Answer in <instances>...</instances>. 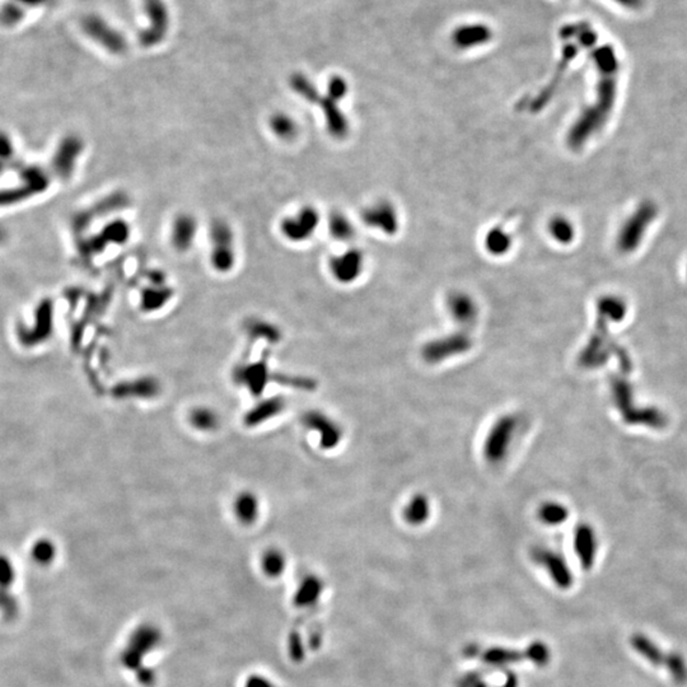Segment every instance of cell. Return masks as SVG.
<instances>
[{"mask_svg": "<svg viewBox=\"0 0 687 687\" xmlns=\"http://www.w3.org/2000/svg\"><path fill=\"white\" fill-rule=\"evenodd\" d=\"M521 424L522 419L513 412L495 419L482 443V457L489 464L499 466L508 458Z\"/></svg>", "mask_w": 687, "mask_h": 687, "instance_id": "6da1fadb", "label": "cell"}, {"mask_svg": "<svg viewBox=\"0 0 687 687\" xmlns=\"http://www.w3.org/2000/svg\"><path fill=\"white\" fill-rule=\"evenodd\" d=\"M472 347L474 339L470 331L459 329L448 335L439 336L425 342L420 350V355L427 365H438L448 359L464 355L470 352Z\"/></svg>", "mask_w": 687, "mask_h": 687, "instance_id": "7a4b0ae2", "label": "cell"}, {"mask_svg": "<svg viewBox=\"0 0 687 687\" xmlns=\"http://www.w3.org/2000/svg\"><path fill=\"white\" fill-rule=\"evenodd\" d=\"M209 237L212 246L209 258L213 269L220 274L230 273L237 260L235 232L230 224L224 219H214L209 228Z\"/></svg>", "mask_w": 687, "mask_h": 687, "instance_id": "3957f363", "label": "cell"}, {"mask_svg": "<svg viewBox=\"0 0 687 687\" xmlns=\"http://www.w3.org/2000/svg\"><path fill=\"white\" fill-rule=\"evenodd\" d=\"M305 428L316 432L320 447L325 451L335 449L344 439V429L334 417L320 410H310L302 417Z\"/></svg>", "mask_w": 687, "mask_h": 687, "instance_id": "277c9868", "label": "cell"}, {"mask_svg": "<svg viewBox=\"0 0 687 687\" xmlns=\"http://www.w3.org/2000/svg\"><path fill=\"white\" fill-rule=\"evenodd\" d=\"M320 215L312 206H303L298 212L285 217L280 223L282 235L290 242H305L316 232Z\"/></svg>", "mask_w": 687, "mask_h": 687, "instance_id": "5b68a950", "label": "cell"}, {"mask_svg": "<svg viewBox=\"0 0 687 687\" xmlns=\"http://www.w3.org/2000/svg\"><path fill=\"white\" fill-rule=\"evenodd\" d=\"M82 29L84 34L93 41L100 44L112 54H121L126 50V41L121 34L113 30L98 16H87L83 18Z\"/></svg>", "mask_w": 687, "mask_h": 687, "instance_id": "8992f818", "label": "cell"}, {"mask_svg": "<svg viewBox=\"0 0 687 687\" xmlns=\"http://www.w3.org/2000/svg\"><path fill=\"white\" fill-rule=\"evenodd\" d=\"M84 151V141L81 136L69 134L60 141L53 156V167L58 176L66 180L76 170V162Z\"/></svg>", "mask_w": 687, "mask_h": 687, "instance_id": "52a82bcc", "label": "cell"}, {"mask_svg": "<svg viewBox=\"0 0 687 687\" xmlns=\"http://www.w3.org/2000/svg\"><path fill=\"white\" fill-rule=\"evenodd\" d=\"M532 558L537 564L546 570L547 574L554 583H556L559 588L566 589L571 587L573 574L566 560L560 554L546 547H536L532 551Z\"/></svg>", "mask_w": 687, "mask_h": 687, "instance_id": "ba28073f", "label": "cell"}, {"mask_svg": "<svg viewBox=\"0 0 687 687\" xmlns=\"http://www.w3.org/2000/svg\"><path fill=\"white\" fill-rule=\"evenodd\" d=\"M654 215H656V208L651 204H644L639 208V210L635 213L633 217L629 219L628 223H625L619 237V247L621 248V251L624 253L634 251L635 247L641 243V235L644 233L646 227L652 222Z\"/></svg>", "mask_w": 687, "mask_h": 687, "instance_id": "9c48e42d", "label": "cell"}, {"mask_svg": "<svg viewBox=\"0 0 687 687\" xmlns=\"http://www.w3.org/2000/svg\"><path fill=\"white\" fill-rule=\"evenodd\" d=\"M144 8L151 27L141 34V45L151 47L163 40L168 27V16L162 0H144Z\"/></svg>", "mask_w": 687, "mask_h": 687, "instance_id": "30bf717a", "label": "cell"}, {"mask_svg": "<svg viewBox=\"0 0 687 687\" xmlns=\"http://www.w3.org/2000/svg\"><path fill=\"white\" fill-rule=\"evenodd\" d=\"M198 219L190 213H180L171 224V245L177 253H185L194 246L198 235Z\"/></svg>", "mask_w": 687, "mask_h": 687, "instance_id": "8fae6325", "label": "cell"}, {"mask_svg": "<svg viewBox=\"0 0 687 687\" xmlns=\"http://www.w3.org/2000/svg\"><path fill=\"white\" fill-rule=\"evenodd\" d=\"M447 310L454 322L462 330L474 327L479 318V305L469 294L456 292L447 298Z\"/></svg>", "mask_w": 687, "mask_h": 687, "instance_id": "7c38bea8", "label": "cell"}, {"mask_svg": "<svg viewBox=\"0 0 687 687\" xmlns=\"http://www.w3.org/2000/svg\"><path fill=\"white\" fill-rule=\"evenodd\" d=\"M130 225L123 219H116L107 224L106 227L101 230L100 235H94L93 238L89 240L86 245V253L89 255H98L102 253L106 246L110 245H123L129 241Z\"/></svg>", "mask_w": 687, "mask_h": 687, "instance_id": "4fadbf2b", "label": "cell"}, {"mask_svg": "<svg viewBox=\"0 0 687 687\" xmlns=\"http://www.w3.org/2000/svg\"><path fill=\"white\" fill-rule=\"evenodd\" d=\"M362 269L363 255L357 250H350L330 260V273L342 284L354 282L362 274Z\"/></svg>", "mask_w": 687, "mask_h": 687, "instance_id": "5bb4252c", "label": "cell"}, {"mask_svg": "<svg viewBox=\"0 0 687 687\" xmlns=\"http://www.w3.org/2000/svg\"><path fill=\"white\" fill-rule=\"evenodd\" d=\"M362 218L368 227L382 230L386 235H395L399 229V220L394 206L385 201L367 208Z\"/></svg>", "mask_w": 687, "mask_h": 687, "instance_id": "9a60e30c", "label": "cell"}, {"mask_svg": "<svg viewBox=\"0 0 687 687\" xmlns=\"http://www.w3.org/2000/svg\"><path fill=\"white\" fill-rule=\"evenodd\" d=\"M316 105L322 110L325 123L330 136H334L336 139L345 138L349 133V123L345 115L337 106V102L326 94V96H320Z\"/></svg>", "mask_w": 687, "mask_h": 687, "instance_id": "2e32d148", "label": "cell"}, {"mask_svg": "<svg viewBox=\"0 0 687 687\" xmlns=\"http://www.w3.org/2000/svg\"><path fill=\"white\" fill-rule=\"evenodd\" d=\"M432 517V503L428 495L415 493L406 502L402 518L412 527H422Z\"/></svg>", "mask_w": 687, "mask_h": 687, "instance_id": "e0dca14e", "label": "cell"}, {"mask_svg": "<svg viewBox=\"0 0 687 687\" xmlns=\"http://www.w3.org/2000/svg\"><path fill=\"white\" fill-rule=\"evenodd\" d=\"M574 550L581 560V566L584 569H591L597 554V541L589 526L583 524L576 529L574 532Z\"/></svg>", "mask_w": 687, "mask_h": 687, "instance_id": "ac0fdd59", "label": "cell"}, {"mask_svg": "<svg viewBox=\"0 0 687 687\" xmlns=\"http://www.w3.org/2000/svg\"><path fill=\"white\" fill-rule=\"evenodd\" d=\"M233 513L241 524H253L259 519L260 516V500L258 495L248 490L237 494L233 502Z\"/></svg>", "mask_w": 687, "mask_h": 687, "instance_id": "d6986e66", "label": "cell"}, {"mask_svg": "<svg viewBox=\"0 0 687 687\" xmlns=\"http://www.w3.org/2000/svg\"><path fill=\"white\" fill-rule=\"evenodd\" d=\"M492 39V31L484 24H469L459 27L453 34V42L459 49H470L487 44Z\"/></svg>", "mask_w": 687, "mask_h": 687, "instance_id": "ffe728a7", "label": "cell"}, {"mask_svg": "<svg viewBox=\"0 0 687 687\" xmlns=\"http://www.w3.org/2000/svg\"><path fill=\"white\" fill-rule=\"evenodd\" d=\"M284 406L285 402L282 397H273V399L261 401L253 407V410L247 412L245 424L247 427H256L259 424H263L266 420L276 417L278 414H280L284 410Z\"/></svg>", "mask_w": 687, "mask_h": 687, "instance_id": "44dd1931", "label": "cell"}, {"mask_svg": "<svg viewBox=\"0 0 687 687\" xmlns=\"http://www.w3.org/2000/svg\"><path fill=\"white\" fill-rule=\"evenodd\" d=\"M173 290L166 284H151L141 290V307L144 312H156L167 305Z\"/></svg>", "mask_w": 687, "mask_h": 687, "instance_id": "7402d4cb", "label": "cell"}, {"mask_svg": "<svg viewBox=\"0 0 687 687\" xmlns=\"http://www.w3.org/2000/svg\"><path fill=\"white\" fill-rule=\"evenodd\" d=\"M269 130L282 141H292L300 134V126L290 115L276 111L268 120Z\"/></svg>", "mask_w": 687, "mask_h": 687, "instance_id": "603a6c76", "label": "cell"}, {"mask_svg": "<svg viewBox=\"0 0 687 687\" xmlns=\"http://www.w3.org/2000/svg\"><path fill=\"white\" fill-rule=\"evenodd\" d=\"M630 644L633 646L635 652L644 658L649 663L656 666V667L664 666L667 653H664L652 639H649L646 635L636 633L631 636Z\"/></svg>", "mask_w": 687, "mask_h": 687, "instance_id": "cb8c5ba5", "label": "cell"}, {"mask_svg": "<svg viewBox=\"0 0 687 687\" xmlns=\"http://www.w3.org/2000/svg\"><path fill=\"white\" fill-rule=\"evenodd\" d=\"M237 380L246 385L253 395L259 396L268 381V367L263 362L246 365L237 372Z\"/></svg>", "mask_w": 687, "mask_h": 687, "instance_id": "d4e9b609", "label": "cell"}, {"mask_svg": "<svg viewBox=\"0 0 687 687\" xmlns=\"http://www.w3.org/2000/svg\"><path fill=\"white\" fill-rule=\"evenodd\" d=\"M537 518L546 526H560L568 521L569 511L563 503L555 500L544 502L537 509Z\"/></svg>", "mask_w": 687, "mask_h": 687, "instance_id": "484cf974", "label": "cell"}, {"mask_svg": "<svg viewBox=\"0 0 687 687\" xmlns=\"http://www.w3.org/2000/svg\"><path fill=\"white\" fill-rule=\"evenodd\" d=\"M190 424L200 432H213L219 427V415L210 407H195L188 415Z\"/></svg>", "mask_w": 687, "mask_h": 687, "instance_id": "4316f807", "label": "cell"}, {"mask_svg": "<svg viewBox=\"0 0 687 687\" xmlns=\"http://www.w3.org/2000/svg\"><path fill=\"white\" fill-rule=\"evenodd\" d=\"M37 194L39 193L36 191L35 188H31L30 185L24 183H22V185H19L17 188H0V208L18 204V203Z\"/></svg>", "mask_w": 687, "mask_h": 687, "instance_id": "83f0119b", "label": "cell"}, {"mask_svg": "<svg viewBox=\"0 0 687 687\" xmlns=\"http://www.w3.org/2000/svg\"><path fill=\"white\" fill-rule=\"evenodd\" d=\"M330 235L337 241H350L354 235V227L345 215L334 213L329 217Z\"/></svg>", "mask_w": 687, "mask_h": 687, "instance_id": "f1b7e54d", "label": "cell"}, {"mask_svg": "<svg viewBox=\"0 0 687 687\" xmlns=\"http://www.w3.org/2000/svg\"><path fill=\"white\" fill-rule=\"evenodd\" d=\"M511 235H508L504 229L500 228V227H495L487 235L485 246L488 248L489 253H493V255L499 256V255L508 253V250L511 248Z\"/></svg>", "mask_w": 687, "mask_h": 687, "instance_id": "f546056e", "label": "cell"}, {"mask_svg": "<svg viewBox=\"0 0 687 687\" xmlns=\"http://www.w3.org/2000/svg\"><path fill=\"white\" fill-rule=\"evenodd\" d=\"M158 382L154 381L152 378H143L136 381L133 385L118 388V395H133V396L148 397V399L158 394Z\"/></svg>", "mask_w": 687, "mask_h": 687, "instance_id": "4dcf8cb0", "label": "cell"}, {"mask_svg": "<svg viewBox=\"0 0 687 687\" xmlns=\"http://www.w3.org/2000/svg\"><path fill=\"white\" fill-rule=\"evenodd\" d=\"M664 668L668 671L676 683L683 685L687 682V663L681 654L677 652L667 653Z\"/></svg>", "mask_w": 687, "mask_h": 687, "instance_id": "1f68e13d", "label": "cell"}, {"mask_svg": "<svg viewBox=\"0 0 687 687\" xmlns=\"http://www.w3.org/2000/svg\"><path fill=\"white\" fill-rule=\"evenodd\" d=\"M27 9L14 0H8L0 6V24L6 27L17 26L26 17Z\"/></svg>", "mask_w": 687, "mask_h": 687, "instance_id": "d6a6232c", "label": "cell"}, {"mask_svg": "<svg viewBox=\"0 0 687 687\" xmlns=\"http://www.w3.org/2000/svg\"><path fill=\"white\" fill-rule=\"evenodd\" d=\"M31 556L39 565H49L56 556V546L49 539H40L32 545Z\"/></svg>", "mask_w": 687, "mask_h": 687, "instance_id": "836d02e7", "label": "cell"}, {"mask_svg": "<svg viewBox=\"0 0 687 687\" xmlns=\"http://www.w3.org/2000/svg\"><path fill=\"white\" fill-rule=\"evenodd\" d=\"M290 87H292V89H293L295 93L300 94L303 100L310 102V103H313V105L317 103L318 98H320V96H321V94L318 93L316 87H315L305 76H302V74H294V76H292V78H290Z\"/></svg>", "mask_w": 687, "mask_h": 687, "instance_id": "e575fe53", "label": "cell"}, {"mask_svg": "<svg viewBox=\"0 0 687 687\" xmlns=\"http://www.w3.org/2000/svg\"><path fill=\"white\" fill-rule=\"evenodd\" d=\"M550 233L560 243H569L574 237V229L564 218H554L550 223Z\"/></svg>", "mask_w": 687, "mask_h": 687, "instance_id": "d590c367", "label": "cell"}, {"mask_svg": "<svg viewBox=\"0 0 687 687\" xmlns=\"http://www.w3.org/2000/svg\"><path fill=\"white\" fill-rule=\"evenodd\" d=\"M284 565H285V561H284L282 552L278 551L275 549H271L269 551H266L264 556V568L268 571V574L276 576V574L282 573Z\"/></svg>", "mask_w": 687, "mask_h": 687, "instance_id": "8d00e7d4", "label": "cell"}, {"mask_svg": "<svg viewBox=\"0 0 687 687\" xmlns=\"http://www.w3.org/2000/svg\"><path fill=\"white\" fill-rule=\"evenodd\" d=\"M248 331H251L253 335L266 337L268 340L270 341H278L280 339L279 331L270 323L263 322V321H256V322L251 323L248 326Z\"/></svg>", "mask_w": 687, "mask_h": 687, "instance_id": "74e56055", "label": "cell"}, {"mask_svg": "<svg viewBox=\"0 0 687 687\" xmlns=\"http://www.w3.org/2000/svg\"><path fill=\"white\" fill-rule=\"evenodd\" d=\"M16 579L12 561L6 555H0V588H11Z\"/></svg>", "mask_w": 687, "mask_h": 687, "instance_id": "f35d334b", "label": "cell"}, {"mask_svg": "<svg viewBox=\"0 0 687 687\" xmlns=\"http://www.w3.org/2000/svg\"><path fill=\"white\" fill-rule=\"evenodd\" d=\"M347 92V84L341 76H334L329 81L327 87V96L336 102L342 100Z\"/></svg>", "mask_w": 687, "mask_h": 687, "instance_id": "ab89813d", "label": "cell"}, {"mask_svg": "<svg viewBox=\"0 0 687 687\" xmlns=\"http://www.w3.org/2000/svg\"><path fill=\"white\" fill-rule=\"evenodd\" d=\"M13 153H14V147H13L11 136L0 131V161L12 158Z\"/></svg>", "mask_w": 687, "mask_h": 687, "instance_id": "60d3db41", "label": "cell"}, {"mask_svg": "<svg viewBox=\"0 0 687 687\" xmlns=\"http://www.w3.org/2000/svg\"><path fill=\"white\" fill-rule=\"evenodd\" d=\"M14 1H17L21 6H24L26 9H29V8H37V6L53 4L55 0H14Z\"/></svg>", "mask_w": 687, "mask_h": 687, "instance_id": "b9f144b4", "label": "cell"}, {"mask_svg": "<svg viewBox=\"0 0 687 687\" xmlns=\"http://www.w3.org/2000/svg\"><path fill=\"white\" fill-rule=\"evenodd\" d=\"M4 238H6V229L0 225V242L4 241Z\"/></svg>", "mask_w": 687, "mask_h": 687, "instance_id": "7bdbcfd3", "label": "cell"}, {"mask_svg": "<svg viewBox=\"0 0 687 687\" xmlns=\"http://www.w3.org/2000/svg\"><path fill=\"white\" fill-rule=\"evenodd\" d=\"M1 171H3V166H1V161H0V173H1Z\"/></svg>", "mask_w": 687, "mask_h": 687, "instance_id": "ee69618b", "label": "cell"}]
</instances>
